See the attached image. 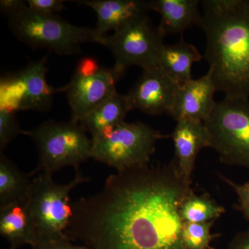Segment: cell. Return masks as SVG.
Masks as SVG:
<instances>
[{"label":"cell","mask_w":249,"mask_h":249,"mask_svg":"<svg viewBox=\"0 0 249 249\" xmlns=\"http://www.w3.org/2000/svg\"><path fill=\"white\" fill-rule=\"evenodd\" d=\"M191 184L173 160L117 172L98 193L72 201L65 234L88 249H188L180 208Z\"/></svg>","instance_id":"cell-1"},{"label":"cell","mask_w":249,"mask_h":249,"mask_svg":"<svg viewBox=\"0 0 249 249\" xmlns=\"http://www.w3.org/2000/svg\"><path fill=\"white\" fill-rule=\"evenodd\" d=\"M200 24L204 58L217 91L249 97V0H204Z\"/></svg>","instance_id":"cell-2"},{"label":"cell","mask_w":249,"mask_h":249,"mask_svg":"<svg viewBox=\"0 0 249 249\" xmlns=\"http://www.w3.org/2000/svg\"><path fill=\"white\" fill-rule=\"evenodd\" d=\"M0 8L14 35L31 48L70 55L79 53L86 42L102 45L105 36L95 29L74 25L56 14L33 11L25 1L1 0Z\"/></svg>","instance_id":"cell-3"},{"label":"cell","mask_w":249,"mask_h":249,"mask_svg":"<svg viewBox=\"0 0 249 249\" xmlns=\"http://www.w3.org/2000/svg\"><path fill=\"white\" fill-rule=\"evenodd\" d=\"M169 136L142 122L125 121L91 137V158L117 172L146 166L156 143Z\"/></svg>","instance_id":"cell-4"},{"label":"cell","mask_w":249,"mask_h":249,"mask_svg":"<svg viewBox=\"0 0 249 249\" xmlns=\"http://www.w3.org/2000/svg\"><path fill=\"white\" fill-rule=\"evenodd\" d=\"M22 134L34 141L38 151V165L31 175H53L67 166L78 171L80 165L91 158V139L79 124L49 120Z\"/></svg>","instance_id":"cell-5"},{"label":"cell","mask_w":249,"mask_h":249,"mask_svg":"<svg viewBox=\"0 0 249 249\" xmlns=\"http://www.w3.org/2000/svg\"><path fill=\"white\" fill-rule=\"evenodd\" d=\"M71 182L59 184L52 175L40 173L33 179L28 199L36 231L37 242L67 237L65 232L73 214L70 193L86 181L79 170Z\"/></svg>","instance_id":"cell-6"},{"label":"cell","mask_w":249,"mask_h":249,"mask_svg":"<svg viewBox=\"0 0 249 249\" xmlns=\"http://www.w3.org/2000/svg\"><path fill=\"white\" fill-rule=\"evenodd\" d=\"M204 124L211 147L221 161L249 170V98L225 97L217 101Z\"/></svg>","instance_id":"cell-7"},{"label":"cell","mask_w":249,"mask_h":249,"mask_svg":"<svg viewBox=\"0 0 249 249\" xmlns=\"http://www.w3.org/2000/svg\"><path fill=\"white\" fill-rule=\"evenodd\" d=\"M165 37L145 14L126 23L111 35L105 36L102 45L114 55L115 66L124 70L137 66L145 70L159 66Z\"/></svg>","instance_id":"cell-8"},{"label":"cell","mask_w":249,"mask_h":249,"mask_svg":"<svg viewBox=\"0 0 249 249\" xmlns=\"http://www.w3.org/2000/svg\"><path fill=\"white\" fill-rule=\"evenodd\" d=\"M124 70L115 66L100 67L93 58H84L77 65L65 91L71 113V121L79 124L89 113L116 91V85Z\"/></svg>","instance_id":"cell-9"},{"label":"cell","mask_w":249,"mask_h":249,"mask_svg":"<svg viewBox=\"0 0 249 249\" xmlns=\"http://www.w3.org/2000/svg\"><path fill=\"white\" fill-rule=\"evenodd\" d=\"M47 56L31 62L19 71L1 77L0 109L11 112L24 110L46 111L52 106L57 92L47 80Z\"/></svg>","instance_id":"cell-10"},{"label":"cell","mask_w":249,"mask_h":249,"mask_svg":"<svg viewBox=\"0 0 249 249\" xmlns=\"http://www.w3.org/2000/svg\"><path fill=\"white\" fill-rule=\"evenodd\" d=\"M179 86L160 66L142 70L126 94L129 107L150 115H170Z\"/></svg>","instance_id":"cell-11"},{"label":"cell","mask_w":249,"mask_h":249,"mask_svg":"<svg viewBox=\"0 0 249 249\" xmlns=\"http://www.w3.org/2000/svg\"><path fill=\"white\" fill-rule=\"evenodd\" d=\"M217 91L212 72L192 79L178 88L170 116L175 121L190 120L205 122L213 111Z\"/></svg>","instance_id":"cell-12"},{"label":"cell","mask_w":249,"mask_h":249,"mask_svg":"<svg viewBox=\"0 0 249 249\" xmlns=\"http://www.w3.org/2000/svg\"><path fill=\"white\" fill-rule=\"evenodd\" d=\"M176 122L170 136L175 149L173 160L181 177L192 183L198 155L202 149L211 147L209 132L204 122L190 120Z\"/></svg>","instance_id":"cell-13"},{"label":"cell","mask_w":249,"mask_h":249,"mask_svg":"<svg viewBox=\"0 0 249 249\" xmlns=\"http://www.w3.org/2000/svg\"><path fill=\"white\" fill-rule=\"evenodd\" d=\"M80 4L91 8L97 17L95 30L99 35L115 32L132 19L146 14L148 1L142 0H83Z\"/></svg>","instance_id":"cell-14"},{"label":"cell","mask_w":249,"mask_h":249,"mask_svg":"<svg viewBox=\"0 0 249 249\" xmlns=\"http://www.w3.org/2000/svg\"><path fill=\"white\" fill-rule=\"evenodd\" d=\"M200 1L198 0H151L149 10L160 16V30L165 36L181 34L200 24Z\"/></svg>","instance_id":"cell-15"},{"label":"cell","mask_w":249,"mask_h":249,"mask_svg":"<svg viewBox=\"0 0 249 249\" xmlns=\"http://www.w3.org/2000/svg\"><path fill=\"white\" fill-rule=\"evenodd\" d=\"M0 234L15 249L37 244V231L28 201L0 206Z\"/></svg>","instance_id":"cell-16"},{"label":"cell","mask_w":249,"mask_h":249,"mask_svg":"<svg viewBox=\"0 0 249 249\" xmlns=\"http://www.w3.org/2000/svg\"><path fill=\"white\" fill-rule=\"evenodd\" d=\"M202 58L196 46L181 39L178 43L163 46L159 66L180 87L193 79V64Z\"/></svg>","instance_id":"cell-17"},{"label":"cell","mask_w":249,"mask_h":249,"mask_svg":"<svg viewBox=\"0 0 249 249\" xmlns=\"http://www.w3.org/2000/svg\"><path fill=\"white\" fill-rule=\"evenodd\" d=\"M131 111L126 95L115 91L104 102L85 116L79 124L86 132L95 137L107 128L124 121Z\"/></svg>","instance_id":"cell-18"},{"label":"cell","mask_w":249,"mask_h":249,"mask_svg":"<svg viewBox=\"0 0 249 249\" xmlns=\"http://www.w3.org/2000/svg\"><path fill=\"white\" fill-rule=\"evenodd\" d=\"M32 175L23 173L4 155L0 154V206L27 201L32 186Z\"/></svg>","instance_id":"cell-19"},{"label":"cell","mask_w":249,"mask_h":249,"mask_svg":"<svg viewBox=\"0 0 249 249\" xmlns=\"http://www.w3.org/2000/svg\"><path fill=\"white\" fill-rule=\"evenodd\" d=\"M226 212L222 206L208 194L197 196L192 192L180 208V214L184 222L205 223L214 222Z\"/></svg>","instance_id":"cell-20"},{"label":"cell","mask_w":249,"mask_h":249,"mask_svg":"<svg viewBox=\"0 0 249 249\" xmlns=\"http://www.w3.org/2000/svg\"><path fill=\"white\" fill-rule=\"evenodd\" d=\"M214 222L205 223L184 222L182 235L188 249H213L211 244L214 235L211 233Z\"/></svg>","instance_id":"cell-21"},{"label":"cell","mask_w":249,"mask_h":249,"mask_svg":"<svg viewBox=\"0 0 249 249\" xmlns=\"http://www.w3.org/2000/svg\"><path fill=\"white\" fill-rule=\"evenodd\" d=\"M15 113L0 109V150L7 147L10 142L19 134H22Z\"/></svg>","instance_id":"cell-22"},{"label":"cell","mask_w":249,"mask_h":249,"mask_svg":"<svg viewBox=\"0 0 249 249\" xmlns=\"http://www.w3.org/2000/svg\"><path fill=\"white\" fill-rule=\"evenodd\" d=\"M221 178L233 188L236 194L238 196V205L237 209L242 213L244 217L249 222V181L240 184L233 182L225 177L220 175Z\"/></svg>","instance_id":"cell-23"},{"label":"cell","mask_w":249,"mask_h":249,"mask_svg":"<svg viewBox=\"0 0 249 249\" xmlns=\"http://www.w3.org/2000/svg\"><path fill=\"white\" fill-rule=\"evenodd\" d=\"M62 0H27V6L33 11L41 14L55 15L66 9L65 3Z\"/></svg>","instance_id":"cell-24"},{"label":"cell","mask_w":249,"mask_h":249,"mask_svg":"<svg viewBox=\"0 0 249 249\" xmlns=\"http://www.w3.org/2000/svg\"><path fill=\"white\" fill-rule=\"evenodd\" d=\"M31 249H88L84 246L73 244V242L69 239V237L65 238L57 239L45 241V242H37L34 247H31Z\"/></svg>","instance_id":"cell-25"},{"label":"cell","mask_w":249,"mask_h":249,"mask_svg":"<svg viewBox=\"0 0 249 249\" xmlns=\"http://www.w3.org/2000/svg\"><path fill=\"white\" fill-rule=\"evenodd\" d=\"M229 249H249V229L236 234L229 243Z\"/></svg>","instance_id":"cell-26"},{"label":"cell","mask_w":249,"mask_h":249,"mask_svg":"<svg viewBox=\"0 0 249 249\" xmlns=\"http://www.w3.org/2000/svg\"><path fill=\"white\" fill-rule=\"evenodd\" d=\"M15 249L14 248H12V247H10V249Z\"/></svg>","instance_id":"cell-27"}]
</instances>
